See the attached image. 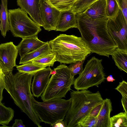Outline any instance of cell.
I'll return each instance as SVG.
<instances>
[{"label":"cell","instance_id":"6da1fadb","mask_svg":"<svg viewBox=\"0 0 127 127\" xmlns=\"http://www.w3.org/2000/svg\"><path fill=\"white\" fill-rule=\"evenodd\" d=\"M77 28L91 53L108 58L117 46L107 31V17L94 19L83 13L76 14Z\"/></svg>","mask_w":127,"mask_h":127},{"label":"cell","instance_id":"7a4b0ae2","mask_svg":"<svg viewBox=\"0 0 127 127\" xmlns=\"http://www.w3.org/2000/svg\"><path fill=\"white\" fill-rule=\"evenodd\" d=\"M33 75L19 71L13 74L12 71L10 72L5 75L4 89L21 111L34 124L41 127V122L32 105L31 86Z\"/></svg>","mask_w":127,"mask_h":127},{"label":"cell","instance_id":"3957f363","mask_svg":"<svg viewBox=\"0 0 127 127\" xmlns=\"http://www.w3.org/2000/svg\"><path fill=\"white\" fill-rule=\"evenodd\" d=\"M56 61L61 64H69L85 59L91 53L81 37L73 35L60 34L48 42Z\"/></svg>","mask_w":127,"mask_h":127},{"label":"cell","instance_id":"277c9868","mask_svg":"<svg viewBox=\"0 0 127 127\" xmlns=\"http://www.w3.org/2000/svg\"><path fill=\"white\" fill-rule=\"evenodd\" d=\"M70 95L71 105L64 118L66 127H76L94 107L103 101L99 91L93 93L87 90L72 91Z\"/></svg>","mask_w":127,"mask_h":127},{"label":"cell","instance_id":"5b68a950","mask_svg":"<svg viewBox=\"0 0 127 127\" xmlns=\"http://www.w3.org/2000/svg\"><path fill=\"white\" fill-rule=\"evenodd\" d=\"M33 107L41 122L50 125L60 119L64 120L69 108L71 99L56 98L39 102L32 95Z\"/></svg>","mask_w":127,"mask_h":127},{"label":"cell","instance_id":"8992f818","mask_svg":"<svg viewBox=\"0 0 127 127\" xmlns=\"http://www.w3.org/2000/svg\"><path fill=\"white\" fill-rule=\"evenodd\" d=\"M56 73L50 78L47 87L41 96L43 101L56 98L65 97L71 90L75 78L71 75L68 67L60 64L54 69Z\"/></svg>","mask_w":127,"mask_h":127},{"label":"cell","instance_id":"52a82bcc","mask_svg":"<svg viewBox=\"0 0 127 127\" xmlns=\"http://www.w3.org/2000/svg\"><path fill=\"white\" fill-rule=\"evenodd\" d=\"M27 14L20 8L8 10L10 30L14 37L23 38L34 36L41 31L40 26L31 19Z\"/></svg>","mask_w":127,"mask_h":127},{"label":"cell","instance_id":"ba28073f","mask_svg":"<svg viewBox=\"0 0 127 127\" xmlns=\"http://www.w3.org/2000/svg\"><path fill=\"white\" fill-rule=\"evenodd\" d=\"M102 59L92 57L88 61L83 71L75 79L73 85L77 90H87L93 86L98 87L106 79Z\"/></svg>","mask_w":127,"mask_h":127},{"label":"cell","instance_id":"9c48e42d","mask_svg":"<svg viewBox=\"0 0 127 127\" xmlns=\"http://www.w3.org/2000/svg\"><path fill=\"white\" fill-rule=\"evenodd\" d=\"M107 28L117 49L127 51V22L120 8L116 16L108 19Z\"/></svg>","mask_w":127,"mask_h":127},{"label":"cell","instance_id":"30bf717a","mask_svg":"<svg viewBox=\"0 0 127 127\" xmlns=\"http://www.w3.org/2000/svg\"><path fill=\"white\" fill-rule=\"evenodd\" d=\"M38 4L43 27L48 31H56L60 11L49 4L46 0H39Z\"/></svg>","mask_w":127,"mask_h":127},{"label":"cell","instance_id":"8fae6325","mask_svg":"<svg viewBox=\"0 0 127 127\" xmlns=\"http://www.w3.org/2000/svg\"><path fill=\"white\" fill-rule=\"evenodd\" d=\"M52 70L50 66H48L38 71L34 74L31 86L34 96L38 98L41 96L49 82Z\"/></svg>","mask_w":127,"mask_h":127},{"label":"cell","instance_id":"7c38bea8","mask_svg":"<svg viewBox=\"0 0 127 127\" xmlns=\"http://www.w3.org/2000/svg\"><path fill=\"white\" fill-rule=\"evenodd\" d=\"M18 53L17 46L12 42L0 44V60L9 70L16 66Z\"/></svg>","mask_w":127,"mask_h":127},{"label":"cell","instance_id":"4fadbf2b","mask_svg":"<svg viewBox=\"0 0 127 127\" xmlns=\"http://www.w3.org/2000/svg\"><path fill=\"white\" fill-rule=\"evenodd\" d=\"M39 0H17V5L26 12L34 22L43 27L39 7Z\"/></svg>","mask_w":127,"mask_h":127},{"label":"cell","instance_id":"5bb4252c","mask_svg":"<svg viewBox=\"0 0 127 127\" xmlns=\"http://www.w3.org/2000/svg\"><path fill=\"white\" fill-rule=\"evenodd\" d=\"M76 15L71 9L60 11L56 27V31L65 32L73 28H77Z\"/></svg>","mask_w":127,"mask_h":127},{"label":"cell","instance_id":"9a60e30c","mask_svg":"<svg viewBox=\"0 0 127 127\" xmlns=\"http://www.w3.org/2000/svg\"><path fill=\"white\" fill-rule=\"evenodd\" d=\"M39 40L37 35L22 38L17 46L18 53L21 58L25 55L39 48L45 43Z\"/></svg>","mask_w":127,"mask_h":127},{"label":"cell","instance_id":"2e32d148","mask_svg":"<svg viewBox=\"0 0 127 127\" xmlns=\"http://www.w3.org/2000/svg\"><path fill=\"white\" fill-rule=\"evenodd\" d=\"M112 110L110 99L108 98L104 99L102 107L96 117L95 127H110V114Z\"/></svg>","mask_w":127,"mask_h":127},{"label":"cell","instance_id":"e0dca14e","mask_svg":"<svg viewBox=\"0 0 127 127\" xmlns=\"http://www.w3.org/2000/svg\"><path fill=\"white\" fill-rule=\"evenodd\" d=\"M106 5V0H97L91 4L83 13L94 19L107 17L105 12Z\"/></svg>","mask_w":127,"mask_h":127},{"label":"cell","instance_id":"ac0fdd59","mask_svg":"<svg viewBox=\"0 0 127 127\" xmlns=\"http://www.w3.org/2000/svg\"><path fill=\"white\" fill-rule=\"evenodd\" d=\"M52 52L50 45L47 41L41 46L35 50L27 54L21 58L20 64L31 62L42 56Z\"/></svg>","mask_w":127,"mask_h":127},{"label":"cell","instance_id":"d6986e66","mask_svg":"<svg viewBox=\"0 0 127 127\" xmlns=\"http://www.w3.org/2000/svg\"><path fill=\"white\" fill-rule=\"evenodd\" d=\"M0 21L1 26V34L5 37L7 32L10 30L9 23L8 19V11L7 8L8 0H1Z\"/></svg>","mask_w":127,"mask_h":127},{"label":"cell","instance_id":"ffe728a7","mask_svg":"<svg viewBox=\"0 0 127 127\" xmlns=\"http://www.w3.org/2000/svg\"><path fill=\"white\" fill-rule=\"evenodd\" d=\"M111 55L118 68L127 73V51L116 49Z\"/></svg>","mask_w":127,"mask_h":127},{"label":"cell","instance_id":"44dd1931","mask_svg":"<svg viewBox=\"0 0 127 127\" xmlns=\"http://www.w3.org/2000/svg\"><path fill=\"white\" fill-rule=\"evenodd\" d=\"M14 115V111L13 109L0 103V124L4 126L7 125L12 120Z\"/></svg>","mask_w":127,"mask_h":127},{"label":"cell","instance_id":"7402d4cb","mask_svg":"<svg viewBox=\"0 0 127 127\" xmlns=\"http://www.w3.org/2000/svg\"><path fill=\"white\" fill-rule=\"evenodd\" d=\"M56 61L55 55L52 52L42 56L30 62L46 67H52Z\"/></svg>","mask_w":127,"mask_h":127},{"label":"cell","instance_id":"603a6c76","mask_svg":"<svg viewBox=\"0 0 127 127\" xmlns=\"http://www.w3.org/2000/svg\"><path fill=\"white\" fill-rule=\"evenodd\" d=\"M110 127H127V114L120 112L110 117Z\"/></svg>","mask_w":127,"mask_h":127},{"label":"cell","instance_id":"cb8c5ba5","mask_svg":"<svg viewBox=\"0 0 127 127\" xmlns=\"http://www.w3.org/2000/svg\"><path fill=\"white\" fill-rule=\"evenodd\" d=\"M77 0H52L47 2L50 5L61 11L71 9L74 4Z\"/></svg>","mask_w":127,"mask_h":127},{"label":"cell","instance_id":"d4e9b609","mask_svg":"<svg viewBox=\"0 0 127 127\" xmlns=\"http://www.w3.org/2000/svg\"><path fill=\"white\" fill-rule=\"evenodd\" d=\"M97 0H77L71 7L75 15L83 13L92 3Z\"/></svg>","mask_w":127,"mask_h":127},{"label":"cell","instance_id":"484cf974","mask_svg":"<svg viewBox=\"0 0 127 127\" xmlns=\"http://www.w3.org/2000/svg\"><path fill=\"white\" fill-rule=\"evenodd\" d=\"M22 64L20 65H16V66L17 69L19 71L33 74L38 71L46 67L45 66L33 64L31 62L26 63Z\"/></svg>","mask_w":127,"mask_h":127},{"label":"cell","instance_id":"4316f807","mask_svg":"<svg viewBox=\"0 0 127 127\" xmlns=\"http://www.w3.org/2000/svg\"><path fill=\"white\" fill-rule=\"evenodd\" d=\"M105 12L106 17L112 18L117 15L120 9L116 0H106Z\"/></svg>","mask_w":127,"mask_h":127},{"label":"cell","instance_id":"83f0119b","mask_svg":"<svg viewBox=\"0 0 127 127\" xmlns=\"http://www.w3.org/2000/svg\"><path fill=\"white\" fill-rule=\"evenodd\" d=\"M12 71L9 70L0 60V102L3 98L2 93L5 88V75L10 72Z\"/></svg>","mask_w":127,"mask_h":127},{"label":"cell","instance_id":"f1b7e54d","mask_svg":"<svg viewBox=\"0 0 127 127\" xmlns=\"http://www.w3.org/2000/svg\"><path fill=\"white\" fill-rule=\"evenodd\" d=\"M85 60L78 61L70 64L68 67L72 77H74L77 74H79L83 71V64Z\"/></svg>","mask_w":127,"mask_h":127},{"label":"cell","instance_id":"f546056e","mask_svg":"<svg viewBox=\"0 0 127 127\" xmlns=\"http://www.w3.org/2000/svg\"><path fill=\"white\" fill-rule=\"evenodd\" d=\"M96 117L87 116L78 122L76 127H95L97 122Z\"/></svg>","mask_w":127,"mask_h":127},{"label":"cell","instance_id":"4dcf8cb0","mask_svg":"<svg viewBox=\"0 0 127 127\" xmlns=\"http://www.w3.org/2000/svg\"><path fill=\"white\" fill-rule=\"evenodd\" d=\"M115 89L119 92L122 96L127 98V83L123 80L119 82V84Z\"/></svg>","mask_w":127,"mask_h":127},{"label":"cell","instance_id":"1f68e13d","mask_svg":"<svg viewBox=\"0 0 127 127\" xmlns=\"http://www.w3.org/2000/svg\"><path fill=\"white\" fill-rule=\"evenodd\" d=\"M127 22V0H116Z\"/></svg>","mask_w":127,"mask_h":127},{"label":"cell","instance_id":"d6a6232c","mask_svg":"<svg viewBox=\"0 0 127 127\" xmlns=\"http://www.w3.org/2000/svg\"><path fill=\"white\" fill-rule=\"evenodd\" d=\"M103 102L100 103L94 107L90 111L88 116L94 117H96L102 107Z\"/></svg>","mask_w":127,"mask_h":127},{"label":"cell","instance_id":"836d02e7","mask_svg":"<svg viewBox=\"0 0 127 127\" xmlns=\"http://www.w3.org/2000/svg\"><path fill=\"white\" fill-rule=\"evenodd\" d=\"M63 119H60L57 121L50 126L52 127H65V122L63 121Z\"/></svg>","mask_w":127,"mask_h":127},{"label":"cell","instance_id":"e575fe53","mask_svg":"<svg viewBox=\"0 0 127 127\" xmlns=\"http://www.w3.org/2000/svg\"><path fill=\"white\" fill-rule=\"evenodd\" d=\"M13 127H25V126L23 124V122L21 120L17 119L15 120V123L12 126Z\"/></svg>","mask_w":127,"mask_h":127},{"label":"cell","instance_id":"d590c367","mask_svg":"<svg viewBox=\"0 0 127 127\" xmlns=\"http://www.w3.org/2000/svg\"><path fill=\"white\" fill-rule=\"evenodd\" d=\"M121 101L125 112L127 114V98L122 96Z\"/></svg>","mask_w":127,"mask_h":127},{"label":"cell","instance_id":"8d00e7d4","mask_svg":"<svg viewBox=\"0 0 127 127\" xmlns=\"http://www.w3.org/2000/svg\"><path fill=\"white\" fill-rule=\"evenodd\" d=\"M106 79L107 81L108 82H113L115 80L113 77L111 75L108 76Z\"/></svg>","mask_w":127,"mask_h":127},{"label":"cell","instance_id":"74e56055","mask_svg":"<svg viewBox=\"0 0 127 127\" xmlns=\"http://www.w3.org/2000/svg\"><path fill=\"white\" fill-rule=\"evenodd\" d=\"M56 73L55 70L54 69V70H52L50 73V74L53 75L55 74Z\"/></svg>","mask_w":127,"mask_h":127},{"label":"cell","instance_id":"f35d334b","mask_svg":"<svg viewBox=\"0 0 127 127\" xmlns=\"http://www.w3.org/2000/svg\"><path fill=\"white\" fill-rule=\"evenodd\" d=\"M1 24H0V30L1 31Z\"/></svg>","mask_w":127,"mask_h":127},{"label":"cell","instance_id":"ab89813d","mask_svg":"<svg viewBox=\"0 0 127 127\" xmlns=\"http://www.w3.org/2000/svg\"><path fill=\"white\" fill-rule=\"evenodd\" d=\"M52 0H46L48 2L51 1Z\"/></svg>","mask_w":127,"mask_h":127}]
</instances>
